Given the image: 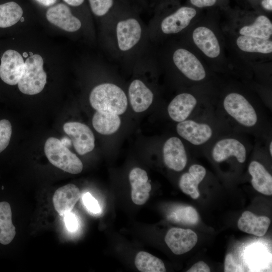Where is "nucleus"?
Returning a JSON list of instances; mask_svg holds the SVG:
<instances>
[{
    "mask_svg": "<svg viewBox=\"0 0 272 272\" xmlns=\"http://www.w3.org/2000/svg\"><path fill=\"white\" fill-rule=\"evenodd\" d=\"M246 151L244 146L238 140L227 138L217 142L212 150V156L217 162H223L231 156L244 163L246 160Z\"/></svg>",
    "mask_w": 272,
    "mask_h": 272,
    "instance_id": "obj_14",
    "label": "nucleus"
},
{
    "mask_svg": "<svg viewBox=\"0 0 272 272\" xmlns=\"http://www.w3.org/2000/svg\"><path fill=\"white\" fill-rule=\"evenodd\" d=\"M46 17L50 23L67 32L77 31L82 25L80 20L72 14L70 8L62 3L50 8Z\"/></svg>",
    "mask_w": 272,
    "mask_h": 272,
    "instance_id": "obj_10",
    "label": "nucleus"
},
{
    "mask_svg": "<svg viewBox=\"0 0 272 272\" xmlns=\"http://www.w3.org/2000/svg\"><path fill=\"white\" fill-rule=\"evenodd\" d=\"M206 174V169L201 165H191L188 172L183 174L180 177L179 185L181 190L193 199L197 198L199 196L198 185L203 179Z\"/></svg>",
    "mask_w": 272,
    "mask_h": 272,
    "instance_id": "obj_20",
    "label": "nucleus"
},
{
    "mask_svg": "<svg viewBox=\"0 0 272 272\" xmlns=\"http://www.w3.org/2000/svg\"><path fill=\"white\" fill-rule=\"evenodd\" d=\"M82 199L84 206L90 212L98 214L101 212L98 201L89 192L85 193Z\"/></svg>",
    "mask_w": 272,
    "mask_h": 272,
    "instance_id": "obj_32",
    "label": "nucleus"
},
{
    "mask_svg": "<svg viewBox=\"0 0 272 272\" xmlns=\"http://www.w3.org/2000/svg\"><path fill=\"white\" fill-rule=\"evenodd\" d=\"M195 9L189 7H181L173 13L165 17L162 21V31L166 34L177 33L190 23L196 15Z\"/></svg>",
    "mask_w": 272,
    "mask_h": 272,
    "instance_id": "obj_13",
    "label": "nucleus"
},
{
    "mask_svg": "<svg viewBox=\"0 0 272 272\" xmlns=\"http://www.w3.org/2000/svg\"><path fill=\"white\" fill-rule=\"evenodd\" d=\"M237 46L242 51L269 54L272 52V41L250 36L240 35L236 39Z\"/></svg>",
    "mask_w": 272,
    "mask_h": 272,
    "instance_id": "obj_26",
    "label": "nucleus"
},
{
    "mask_svg": "<svg viewBox=\"0 0 272 272\" xmlns=\"http://www.w3.org/2000/svg\"><path fill=\"white\" fill-rule=\"evenodd\" d=\"M226 112L241 125L252 127L257 121L254 107L242 95L235 92L228 94L223 101Z\"/></svg>",
    "mask_w": 272,
    "mask_h": 272,
    "instance_id": "obj_4",
    "label": "nucleus"
},
{
    "mask_svg": "<svg viewBox=\"0 0 272 272\" xmlns=\"http://www.w3.org/2000/svg\"><path fill=\"white\" fill-rule=\"evenodd\" d=\"M22 15V9L14 2L0 5V28L14 25L21 19Z\"/></svg>",
    "mask_w": 272,
    "mask_h": 272,
    "instance_id": "obj_28",
    "label": "nucleus"
},
{
    "mask_svg": "<svg viewBox=\"0 0 272 272\" xmlns=\"http://www.w3.org/2000/svg\"><path fill=\"white\" fill-rule=\"evenodd\" d=\"M178 134L194 145H201L212 137L213 131L207 123H198L192 120L179 122L176 126Z\"/></svg>",
    "mask_w": 272,
    "mask_h": 272,
    "instance_id": "obj_9",
    "label": "nucleus"
},
{
    "mask_svg": "<svg viewBox=\"0 0 272 272\" xmlns=\"http://www.w3.org/2000/svg\"><path fill=\"white\" fill-rule=\"evenodd\" d=\"M12 134V125L7 119L0 120V153L8 146Z\"/></svg>",
    "mask_w": 272,
    "mask_h": 272,
    "instance_id": "obj_31",
    "label": "nucleus"
},
{
    "mask_svg": "<svg viewBox=\"0 0 272 272\" xmlns=\"http://www.w3.org/2000/svg\"><path fill=\"white\" fill-rule=\"evenodd\" d=\"M16 233L11 206L6 201H0V243L8 245L14 239Z\"/></svg>",
    "mask_w": 272,
    "mask_h": 272,
    "instance_id": "obj_23",
    "label": "nucleus"
},
{
    "mask_svg": "<svg viewBox=\"0 0 272 272\" xmlns=\"http://www.w3.org/2000/svg\"><path fill=\"white\" fill-rule=\"evenodd\" d=\"M272 142L271 141L269 143V153L270 154V156L272 155Z\"/></svg>",
    "mask_w": 272,
    "mask_h": 272,
    "instance_id": "obj_40",
    "label": "nucleus"
},
{
    "mask_svg": "<svg viewBox=\"0 0 272 272\" xmlns=\"http://www.w3.org/2000/svg\"><path fill=\"white\" fill-rule=\"evenodd\" d=\"M209 265L203 261H199L194 264L187 272H210Z\"/></svg>",
    "mask_w": 272,
    "mask_h": 272,
    "instance_id": "obj_35",
    "label": "nucleus"
},
{
    "mask_svg": "<svg viewBox=\"0 0 272 272\" xmlns=\"http://www.w3.org/2000/svg\"><path fill=\"white\" fill-rule=\"evenodd\" d=\"M44 153L50 163L66 172L76 174L83 170L80 159L56 138L50 137L46 140Z\"/></svg>",
    "mask_w": 272,
    "mask_h": 272,
    "instance_id": "obj_2",
    "label": "nucleus"
},
{
    "mask_svg": "<svg viewBox=\"0 0 272 272\" xmlns=\"http://www.w3.org/2000/svg\"><path fill=\"white\" fill-rule=\"evenodd\" d=\"M24 63L22 55L18 51L12 49L6 50L1 58V79L10 85L18 84L23 72Z\"/></svg>",
    "mask_w": 272,
    "mask_h": 272,
    "instance_id": "obj_7",
    "label": "nucleus"
},
{
    "mask_svg": "<svg viewBox=\"0 0 272 272\" xmlns=\"http://www.w3.org/2000/svg\"><path fill=\"white\" fill-rule=\"evenodd\" d=\"M165 241L172 252L180 255L190 251L197 242V236L192 230L179 228L169 229Z\"/></svg>",
    "mask_w": 272,
    "mask_h": 272,
    "instance_id": "obj_8",
    "label": "nucleus"
},
{
    "mask_svg": "<svg viewBox=\"0 0 272 272\" xmlns=\"http://www.w3.org/2000/svg\"><path fill=\"white\" fill-rule=\"evenodd\" d=\"M68 5L73 6L77 7L81 5L84 2V0H63Z\"/></svg>",
    "mask_w": 272,
    "mask_h": 272,
    "instance_id": "obj_37",
    "label": "nucleus"
},
{
    "mask_svg": "<svg viewBox=\"0 0 272 272\" xmlns=\"http://www.w3.org/2000/svg\"><path fill=\"white\" fill-rule=\"evenodd\" d=\"M248 171L252 177L251 184L258 192L265 195L272 194V177L259 162L253 161L249 165Z\"/></svg>",
    "mask_w": 272,
    "mask_h": 272,
    "instance_id": "obj_22",
    "label": "nucleus"
},
{
    "mask_svg": "<svg viewBox=\"0 0 272 272\" xmlns=\"http://www.w3.org/2000/svg\"><path fill=\"white\" fill-rule=\"evenodd\" d=\"M142 29L139 22L134 18L119 21L116 26V35L119 48L127 51L140 40Z\"/></svg>",
    "mask_w": 272,
    "mask_h": 272,
    "instance_id": "obj_12",
    "label": "nucleus"
},
{
    "mask_svg": "<svg viewBox=\"0 0 272 272\" xmlns=\"http://www.w3.org/2000/svg\"><path fill=\"white\" fill-rule=\"evenodd\" d=\"M120 123L118 115L107 112L96 111L92 119L94 128L102 134L114 133L119 128Z\"/></svg>",
    "mask_w": 272,
    "mask_h": 272,
    "instance_id": "obj_24",
    "label": "nucleus"
},
{
    "mask_svg": "<svg viewBox=\"0 0 272 272\" xmlns=\"http://www.w3.org/2000/svg\"><path fill=\"white\" fill-rule=\"evenodd\" d=\"M190 3L198 8H203L214 6L217 0H190Z\"/></svg>",
    "mask_w": 272,
    "mask_h": 272,
    "instance_id": "obj_36",
    "label": "nucleus"
},
{
    "mask_svg": "<svg viewBox=\"0 0 272 272\" xmlns=\"http://www.w3.org/2000/svg\"><path fill=\"white\" fill-rule=\"evenodd\" d=\"M134 263L137 269L142 272H165L166 271L162 260L145 251H142L137 253Z\"/></svg>",
    "mask_w": 272,
    "mask_h": 272,
    "instance_id": "obj_27",
    "label": "nucleus"
},
{
    "mask_svg": "<svg viewBox=\"0 0 272 272\" xmlns=\"http://www.w3.org/2000/svg\"><path fill=\"white\" fill-rule=\"evenodd\" d=\"M163 159L169 168L176 171H180L187 163V155L184 146L177 137H173L165 143L163 149Z\"/></svg>",
    "mask_w": 272,
    "mask_h": 272,
    "instance_id": "obj_11",
    "label": "nucleus"
},
{
    "mask_svg": "<svg viewBox=\"0 0 272 272\" xmlns=\"http://www.w3.org/2000/svg\"><path fill=\"white\" fill-rule=\"evenodd\" d=\"M197 100L192 94L183 93L175 96L168 107L170 118L176 122L185 120L196 105Z\"/></svg>",
    "mask_w": 272,
    "mask_h": 272,
    "instance_id": "obj_18",
    "label": "nucleus"
},
{
    "mask_svg": "<svg viewBox=\"0 0 272 272\" xmlns=\"http://www.w3.org/2000/svg\"><path fill=\"white\" fill-rule=\"evenodd\" d=\"M89 101L96 111L117 115L124 113L127 106V97L123 91L111 83L100 84L92 90Z\"/></svg>",
    "mask_w": 272,
    "mask_h": 272,
    "instance_id": "obj_1",
    "label": "nucleus"
},
{
    "mask_svg": "<svg viewBox=\"0 0 272 272\" xmlns=\"http://www.w3.org/2000/svg\"><path fill=\"white\" fill-rule=\"evenodd\" d=\"M173 60L177 68L188 79L200 81L205 78L206 73L203 65L189 50L181 48L176 49Z\"/></svg>",
    "mask_w": 272,
    "mask_h": 272,
    "instance_id": "obj_5",
    "label": "nucleus"
},
{
    "mask_svg": "<svg viewBox=\"0 0 272 272\" xmlns=\"http://www.w3.org/2000/svg\"><path fill=\"white\" fill-rule=\"evenodd\" d=\"M80 196V191L75 184L70 183L61 186L53 194L54 208L59 215H65L71 212Z\"/></svg>",
    "mask_w": 272,
    "mask_h": 272,
    "instance_id": "obj_16",
    "label": "nucleus"
},
{
    "mask_svg": "<svg viewBox=\"0 0 272 272\" xmlns=\"http://www.w3.org/2000/svg\"><path fill=\"white\" fill-rule=\"evenodd\" d=\"M261 4L265 9L272 11V0H262Z\"/></svg>",
    "mask_w": 272,
    "mask_h": 272,
    "instance_id": "obj_38",
    "label": "nucleus"
},
{
    "mask_svg": "<svg viewBox=\"0 0 272 272\" xmlns=\"http://www.w3.org/2000/svg\"><path fill=\"white\" fill-rule=\"evenodd\" d=\"M64 222L66 227L70 231L75 232L78 229V220L76 216L73 213L69 212L65 214Z\"/></svg>",
    "mask_w": 272,
    "mask_h": 272,
    "instance_id": "obj_34",
    "label": "nucleus"
},
{
    "mask_svg": "<svg viewBox=\"0 0 272 272\" xmlns=\"http://www.w3.org/2000/svg\"><path fill=\"white\" fill-rule=\"evenodd\" d=\"M129 180L132 201L138 205H144L149 198L152 188L147 172L140 168H134L129 173Z\"/></svg>",
    "mask_w": 272,
    "mask_h": 272,
    "instance_id": "obj_17",
    "label": "nucleus"
},
{
    "mask_svg": "<svg viewBox=\"0 0 272 272\" xmlns=\"http://www.w3.org/2000/svg\"><path fill=\"white\" fill-rule=\"evenodd\" d=\"M43 66V58L39 54H33L26 60L22 75L18 83V88L22 93L35 95L42 91L47 78Z\"/></svg>",
    "mask_w": 272,
    "mask_h": 272,
    "instance_id": "obj_3",
    "label": "nucleus"
},
{
    "mask_svg": "<svg viewBox=\"0 0 272 272\" xmlns=\"http://www.w3.org/2000/svg\"><path fill=\"white\" fill-rule=\"evenodd\" d=\"M130 103L133 110L141 112L147 110L153 100L152 91L141 80L133 81L128 89Z\"/></svg>",
    "mask_w": 272,
    "mask_h": 272,
    "instance_id": "obj_19",
    "label": "nucleus"
},
{
    "mask_svg": "<svg viewBox=\"0 0 272 272\" xmlns=\"http://www.w3.org/2000/svg\"><path fill=\"white\" fill-rule=\"evenodd\" d=\"M239 32L241 35L269 39L272 35V23L266 16L259 15L253 23L243 26Z\"/></svg>",
    "mask_w": 272,
    "mask_h": 272,
    "instance_id": "obj_25",
    "label": "nucleus"
},
{
    "mask_svg": "<svg viewBox=\"0 0 272 272\" xmlns=\"http://www.w3.org/2000/svg\"><path fill=\"white\" fill-rule=\"evenodd\" d=\"M270 221L266 216H257L245 211L238 221V227L242 231L256 236H263L267 232Z\"/></svg>",
    "mask_w": 272,
    "mask_h": 272,
    "instance_id": "obj_21",
    "label": "nucleus"
},
{
    "mask_svg": "<svg viewBox=\"0 0 272 272\" xmlns=\"http://www.w3.org/2000/svg\"><path fill=\"white\" fill-rule=\"evenodd\" d=\"M192 40L195 45L207 57H218L221 53V47L215 34L206 26H199L192 32Z\"/></svg>",
    "mask_w": 272,
    "mask_h": 272,
    "instance_id": "obj_15",
    "label": "nucleus"
},
{
    "mask_svg": "<svg viewBox=\"0 0 272 272\" xmlns=\"http://www.w3.org/2000/svg\"><path fill=\"white\" fill-rule=\"evenodd\" d=\"M63 129L70 137L79 154L83 155L94 149V135L87 125L79 122H68L63 125Z\"/></svg>",
    "mask_w": 272,
    "mask_h": 272,
    "instance_id": "obj_6",
    "label": "nucleus"
},
{
    "mask_svg": "<svg viewBox=\"0 0 272 272\" xmlns=\"http://www.w3.org/2000/svg\"><path fill=\"white\" fill-rule=\"evenodd\" d=\"M38 2L43 4V5L48 6L52 5L55 2V0H37Z\"/></svg>",
    "mask_w": 272,
    "mask_h": 272,
    "instance_id": "obj_39",
    "label": "nucleus"
},
{
    "mask_svg": "<svg viewBox=\"0 0 272 272\" xmlns=\"http://www.w3.org/2000/svg\"><path fill=\"white\" fill-rule=\"evenodd\" d=\"M93 13L98 17L105 15L114 5V0H89Z\"/></svg>",
    "mask_w": 272,
    "mask_h": 272,
    "instance_id": "obj_30",
    "label": "nucleus"
},
{
    "mask_svg": "<svg viewBox=\"0 0 272 272\" xmlns=\"http://www.w3.org/2000/svg\"><path fill=\"white\" fill-rule=\"evenodd\" d=\"M170 218L174 220L188 225L196 224L198 221L196 211L192 207H183L176 209L171 214Z\"/></svg>",
    "mask_w": 272,
    "mask_h": 272,
    "instance_id": "obj_29",
    "label": "nucleus"
},
{
    "mask_svg": "<svg viewBox=\"0 0 272 272\" xmlns=\"http://www.w3.org/2000/svg\"><path fill=\"white\" fill-rule=\"evenodd\" d=\"M241 271H242V268L234 262L232 255L228 254L226 256L225 259L224 271L235 272Z\"/></svg>",
    "mask_w": 272,
    "mask_h": 272,
    "instance_id": "obj_33",
    "label": "nucleus"
}]
</instances>
